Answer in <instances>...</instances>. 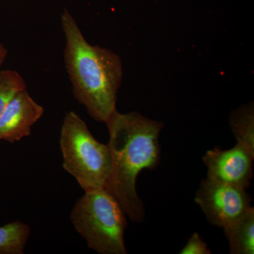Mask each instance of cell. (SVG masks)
Segmentation results:
<instances>
[{
    "instance_id": "8992f818",
    "label": "cell",
    "mask_w": 254,
    "mask_h": 254,
    "mask_svg": "<svg viewBox=\"0 0 254 254\" xmlns=\"http://www.w3.org/2000/svg\"><path fill=\"white\" fill-rule=\"evenodd\" d=\"M254 155L237 143L233 148L208 150L203 158L207 178L247 190L253 177Z\"/></svg>"
},
{
    "instance_id": "6da1fadb",
    "label": "cell",
    "mask_w": 254,
    "mask_h": 254,
    "mask_svg": "<svg viewBox=\"0 0 254 254\" xmlns=\"http://www.w3.org/2000/svg\"><path fill=\"white\" fill-rule=\"evenodd\" d=\"M105 124L111 170L104 189L118 200L131 221L141 222L145 209L137 193L136 180L143 170L154 169L160 162L158 139L163 124L137 112L124 114L118 110Z\"/></svg>"
},
{
    "instance_id": "8fae6325",
    "label": "cell",
    "mask_w": 254,
    "mask_h": 254,
    "mask_svg": "<svg viewBox=\"0 0 254 254\" xmlns=\"http://www.w3.org/2000/svg\"><path fill=\"white\" fill-rule=\"evenodd\" d=\"M25 89L26 82L18 71L12 69L0 71V116L13 96Z\"/></svg>"
},
{
    "instance_id": "7a4b0ae2",
    "label": "cell",
    "mask_w": 254,
    "mask_h": 254,
    "mask_svg": "<svg viewBox=\"0 0 254 254\" xmlns=\"http://www.w3.org/2000/svg\"><path fill=\"white\" fill-rule=\"evenodd\" d=\"M61 25L64 61L73 96L95 121L105 123L117 110L123 77L121 58L108 48L90 44L66 9L61 15Z\"/></svg>"
},
{
    "instance_id": "9c48e42d",
    "label": "cell",
    "mask_w": 254,
    "mask_h": 254,
    "mask_svg": "<svg viewBox=\"0 0 254 254\" xmlns=\"http://www.w3.org/2000/svg\"><path fill=\"white\" fill-rule=\"evenodd\" d=\"M230 125L237 143L254 155V105L250 103L234 110L230 116Z\"/></svg>"
},
{
    "instance_id": "7c38bea8",
    "label": "cell",
    "mask_w": 254,
    "mask_h": 254,
    "mask_svg": "<svg viewBox=\"0 0 254 254\" xmlns=\"http://www.w3.org/2000/svg\"><path fill=\"white\" fill-rule=\"evenodd\" d=\"M180 254H210L211 252L208 245L203 242L197 232L190 236L185 247L182 248Z\"/></svg>"
},
{
    "instance_id": "5b68a950",
    "label": "cell",
    "mask_w": 254,
    "mask_h": 254,
    "mask_svg": "<svg viewBox=\"0 0 254 254\" xmlns=\"http://www.w3.org/2000/svg\"><path fill=\"white\" fill-rule=\"evenodd\" d=\"M194 200L208 221L222 228L240 218L252 207L245 189L208 178L202 180Z\"/></svg>"
},
{
    "instance_id": "30bf717a",
    "label": "cell",
    "mask_w": 254,
    "mask_h": 254,
    "mask_svg": "<svg viewBox=\"0 0 254 254\" xmlns=\"http://www.w3.org/2000/svg\"><path fill=\"white\" fill-rule=\"evenodd\" d=\"M31 228L21 221H14L0 227V254H23Z\"/></svg>"
},
{
    "instance_id": "3957f363",
    "label": "cell",
    "mask_w": 254,
    "mask_h": 254,
    "mask_svg": "<svg viewBox=\"0 0 254 254\" xmlns=\"http://www.w3.org/2000/svg\"><path fill=\"white\" fill-rule=\"evenodd\" d=\"M60 147L64 170L84 192L105 188L111 170L109 147L95 139L76 112H68L64 118Z\"/></svg>"
},
{
    "instance_id": "ba28073f",
    "label": "cell",
    "mask_w": 254,
    "mask_h": 254,
    "mask_svg": "<svg viewBox=\"0 0 254 254\" xmlns=\"http://www.w3.org/2000/svg\"><path fill=\"white\" fill-rule=\"evenodd\" d=\"M232 254H254V208L251 207L242 217L224 227Z\"/></svg>"
},
{
    "instance_id": "52a82bcc",
    "label": "cell",
    "mask_w": 254,
    "mask_h": 254,
    "mask_svg": "<svg viewBox=\"0 0 254 254\" xmlns=\"http://www.w3.org/2000/svg\"><path fill=\"white\" fill-rule=\"evenodd\" d=\"M44 111L27 90L18 92L0 116V141L15 143L29 136L32 127L43 117Z\"/></svg>"
},
{
    "instance_id": "4fadbf2b",
    "label": "cell",
    "mask_w": 254,
    "mask_h": 254,
    "mask_svg": "<svg viewBox=\"0 0 254 254\" xmlns=\"http://www.w3.org/2000/svg\"><path fill=\"white\" fill-rule=\"evenodd\" d=\"M8 51L2 43H0V68L4 63L6 57H7Z\"/></svg>"
},
{
    "instance_id": "277c9868",
    "label": "cell",
    "mask_w": 254,
    "mask_h": 254,
    "mask_svg": "<svg viewBox=\"0 0 254 254\" xmlns=\"http://www.w3.org/2000/svg\"><path fill=\"white\" fill-rule=\"evenodd\" d=\"M74 230L91 250L100 254H126L127 215L105 189L84 192L70 215Z\"/></svg>"
}]
</instances>
